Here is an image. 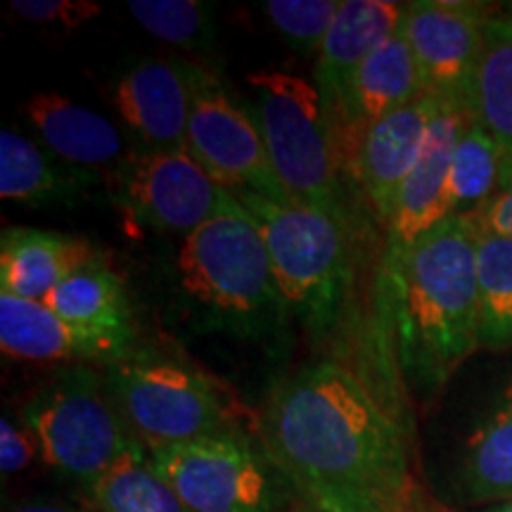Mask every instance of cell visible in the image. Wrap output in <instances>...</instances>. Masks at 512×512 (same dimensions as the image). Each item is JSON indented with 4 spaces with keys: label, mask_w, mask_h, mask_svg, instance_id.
Returning <instances> with one entry per match:
<instances>
[{
    "label": "cell",
    "mask_w": 512,
    "mask_h": 512,
    "mask_svg": "<svg viewBox=\"0 0 512 512\" xmlns=\"http://www.w3.org/2000/svg\"><path fill=\"white\" fill-rule=\"evenodd\" d=\"M268 456L313 508L422 512L399 415L351 370L323 361L273 389Z\"/></svg>",
    "instance_id": "1"
},
{
    "label": "cell",
    "mask_w": 512,
    "mask_h": 512,
    "mask_svg": "<svg viewBox=\"0 0 512 512\" xmlns=\"http://www.w3.org/2000/svg\"><path fill=\"white\" fill-rule=\"evenodd\" d=\"M399 370L422 392L451 380L479 344L477 228L448 216L401 259L382 264Z\"/></svg>",
    "instance_id": "2"
},
{
    "label": "cell",
    "mask_w": 512,
    "mask_h": 512,
    "mask_svg": "<svg viewBox=\"0 0 512 512\" xmlns=\"http://www.w3.org/2000/svg\"><path fill=\"white\" fill-rule=\"evenodd\" d=\"M176 283L197 316L238 335L278 328L290 313L275 285L264 238L242 204L183 235Z\"/></svg>",
    "instance_id": "3"
},
{
    "label": "cell",
    "mask_w": 512,
    "mask_h": 512,
    "mask_svg": "<svg viewBox=\"0 0 512 512\" xmlns=\"http://www.w3.org/2000/svg\"><path fill=\"white\" fill-rule=\"evenodd\" d=\"M264 238L273 278L290 316L311 335L335 328L351 283L347 228L323 211L233 190Z\"/></svg>",
    "instance_id": "4"
},
{
    "label": "cell",
    "mask_w": 512,
    "mask_h": 512,
    "mask_svg": "<svg viewBox=\"0 0 512 512\" xmlns=\"http://www.w3.org/2000/svg\"><path fill=\"white\" fill-rule=\"evenodd\" d=\"M254 117L268 159L294 204L323 211L347 228V202L339 181V155L323 95L316 83L278 69L247 76Z\"/></svg>",
    "instance_id": "5"
},
{
    "label": "cell",
    "mask_w": 512,
    "mask_h": 512,
    "mask_svg": "<svg viewBox=\"0 0 512 512\" xmlns=\"http://www.w3.org/2000/svg\"><path fill=\"white\" fill-rule=\"evenodd\" d=\"M105 380L145 451L242 432L221 384L176 358L131 351L107 366Z\"/></svg>",
    "instance_id": "6"
},
{
    "label": "cell",
    "mask_w": 512,
    "mask_h": 512,
    "mask_svg": "<svg viewBox=\"0 0 512 512\" xmlns=\"http://www.w3.org/2000/svg\"><path fill=\"white\" fill-rule=\"evenodd\" d=\"M41 458L62 475L91 484L138 441L114 403L105 375L88 366L62 370L24 408Z\"/></svg>",
    "instance_id": "7"
},
{
    "label": "cell",
    "mask_w": 512,
    "mask_h": 512,
    "mask_svg": "<svg viewBox=\"0 0 512 512\" xmlns=\"http://www.w3.org/2000/svg\"><path fill=\"white\" fill-rule=\"evenodd\" d=\"M147 456L190 512H275L280 505L271 456L256 451L245 432L157 448Z\"/></svg>",
    "instance_id": "8"
},
{
    "label": "cell",
    "mask_w": 512,
    "mask_h": 512,
    "mask_svg": "<svg viewBox=\"0 0 512 512\" xmlns=\"http://www.w3.org/2000/svg\"><path fill=\"white\" fill-rule=\"evenodd\" d=\"M185 150L223 188L252 190L273 202H292L275 176L254 110L238 105L219 76L200 64L192 72Z\"/></svg>",
    "instance_id": "9"
},
{
    "label": "cell",
    "mask_w": 512,
    "mask_h": 512,
    "mask_svg": "<svg viewBox=\"0 0 512 512\" xmlns=\"http://www.w3.org/2000/svg\"><path fill=\"white\" fill-rule=\"evenodd\" d=\"M117 197L145 226L181 235L240 207L233 190L216 183L185 147H136L117 169Z\"/></svg>",
    "instance_id": "10"
},
{
    "label": "cell",
    "mask_w": 512,
    "mask_h": 512,
    "mask_svg": "<svg viewBox=\"0 0 512 512\" xmlns=\"http://www.w3.org/2000/svg\"><path fill=\"white\" fill-rule=\"evenodd\" d=\"M494 17L486 5L453 0L406 3L408 41L418 67L422 91L441 100H467L472 76L484 46L486 22Z\"/></svg>",
    "instance_id": "11"
},
{
    "label": "cell",
    "mask_w": 512,
    "mask_h": 512,
    "mask_svg": "<svg viewBox=\"0 0 512 512\" xmlns=\"http://www.w3.org/2000/svg\"><path fill=\"white\" fill-rule=\"evenodd\" d=\"M195 64L176 57L143 60L114 83V107L136 147L183 150L188 140Z\"/></svg>",
    "instance_id": "12"
},
{
    "label": "cell",
    "mask_w": 512,
    "mask_h": 512,
    "mask_svg": "<svg viewBox=\"0 0 512 512\" xmlns=\"http://www.w3.org/2000/svg\"><path fill=\"white\" fill-rule=\"evenodd\" d=\"M470 121L467 107L458 100H441L432 121L425 150L399 192L392 221L387 223L384 261H396L448 219V174L458 138Z\"/></svg>",
    "instance_id": "13"
},
{
    "label": "cell",
    "mask_w": 512,
    "mask_h": 512,
    "mask_svg": "<svg viewBox=\"0 0 512 512\" xmlns=\"http://www.w3.org/2000/svg\"><path fill=\"white\" fill-rule=\"evenodd\" d=\"M133 335L79 328L43 302L0 292V349L17 361L102 363L112 366L131 354Z\"/></svg>",
    "instance_id": "14"
},
{
    "label": "cell",
    "mask_w": 512,
    "mask_h": 512,
    "mask_svg": "<svg viewBox=\"0 0 512 512\" xmlns=\"http://www.w3.org/2000/svg\"><path fill=\"white\" fill-rule=\"evenodd\" d=\"M422 93L425 91L415 67L406 24L401 22V27L361 64L349 83L342 107L330 119L337 155L354 152L356 159L358 147L370 128L392 112L411 105Z\"/></svg>",
    "instance_id": "15"
},
{
    "label": "cell",
    "mask_w": 512,
    "mask_h": 512,
    "mask_svg": "<svg viewBox=\"0 0 512 512\" xmlns=\"http://www.w3.org/2000/svg\"><path fill=\"white\" fill-rule=\"evenodd\" d=\"M441 98L422 93L411 105L377 121L363 138L354 159V171L370 204L387 226L408 174L425 150Z\"/></svg>",
    "instance_id": "16"
},
{
    "label": "cell",
    "mask_w": 512,
    "mask_h": 512,
    "mask_svg": "<svg viewBox=\"0 0 512 512\" xmlns=\"http://www.w3.org/2000/svg\"><path fill=\"white\" fill-rule=\"evenodd\" d=\"M406 3L389 0H342L335 22L316 57V86L328 119L342 107L349 83L361 64L401 27Z\"/></svg>",
    "instance_id": "17"
},
{
    "label": "cell",
    "mask_w": 512,
    "mask_h": 512,
    "mask_svg": "<svg viewBox=\"0 0 512 512\" xmlns=\"http://www.w3.org/2000/svg\"><path fill=\"white\" fill-rule=\"evenodd\" d=\"M86 240L38 228H8L0 240V292L43 302L62 280L93 259Z\"/></svg>",
    "instance_id": "18"
},
{
    "label": "cell",
    "mask_w": 512,
    "mask_h": 512,
    "mask_svg": "<svg viewBox=\"0 0 512 512\" xmlns=\"http://www.w3.org/2000/svg\"><path fill=\"white\" fill-rule=\"evenodd\" d=\"M24 114L43 140V147L76 169L93 171L98 166L117 164L126 152L124 138L110 119L62 93L31 95Z\"/></svg>",
    "instance_id": "19"
},
{
    "label": "cell",
    "mask_w": 512,
    "mask_h": 512,
    "mask_svg": "<svg viewBox=\"0 0 512 512\" xmlns=\"http://www.w3.org/2000/svg\"><path fill=\"white\" fill-rule=\"evenodd\" d=\"M98 181L88 169L64 164L34 140L3 128L0 133V197L29 207L67 204Z\"/></svg>",
    "instance_id": "20"
},
{
    "label": "cell",
    "mask_w": 512,
    "mask_h": 512,
    "mask_svg": "<svg viewBox=\"0 0 512 512\" xmlns=\"http://www.w3.org/2000/svg\"><path fill=\"white\" fill-rule=\"evenodd\" d=\"M467 114L494 140L503 159L501 185L512 181V19L491 17L465 100Z\"/></svg>",
    "instance_id": "21"
},
{
    "label": "cell",
    "mask_w": 512,
    "mask_h": 512,
    "mask_svg": "<svg viewBox=\"0 0 512 512\" xmlns=\"http://www.w3.org/2000/svg\"><path fill=\"white\" fill-rule=\"evenodd\" d=\"M43 304L79 328L136 337L124 283L100 256L62 280Z\"/></svg>",
    "instance_id": "22"
},
{
    "label": "cell",
    "mask_w": 512,
    "mask_h": 512,
    "mask_svg": "<svg viewBox=\"0 0 512 512\" xmlns=\"http://www.w3.org/2000/svg\"><path fill=\"white\" fill-rule=\"evenodd\" d=\"M88 489L102 512H190L140 444L128 448Z\"/></svg>",
    "instance_id": "23"
},
{
    "label": "cell",
    "mask_w": 512,
    "mask_h": 512,
    "mask_svg": "<svg viewBox=\"0 0 512 512\" xmlns=\"http://www.w3.org/2000/svg\"><path fill=\"white\" fill-rule=\"evenodd\" d=\"M479 344L512 347V240L477 230Z\"/></svg>",
    "instance_id": "24"
},
{
    "label": "cell",
    "mask_w": 512,
    "mask_h": 512,
    "mask_svg": "<svg viewBox=\"0 0 512 512\" xmlns=\"http://www.w3.org/2000/svg\"><path fill=\"white\" fill-rule=\"evenodd\" d=\"M465 486L475 501H512V411L503 401L467 441Z\"/></svg>",
    "instance_id": "25"
},
{
    "label": "cell",
    "mask_w": 512,
    "mask_h": 512,
    "mask_svg": "<svg viewBox=\"0 0 512 512\" xmlns=\"http://www.w3.org/2000/svg\"><path fill=\"white\" fill-rule=\"evenodd\" d=\"M501 178V150L470 119L460 133L448 174V216H465L482 207L501 188Z\"/></svg>",
    "instance_id": "26"
},
{
    "label": "cell",
    "mask_w": 512,
    "mask_h": 512,
    "mask_svg": "<svg viewBox=\"0 0 512 512\" xmlns=\"http://www.w3.org/2000/svg\"><path fill=\"white\" fill-rule=\"evenodd\" d=\"M128 12L147 34L178 48H207L216 36L214 15L200 0H131Z\"/></svg>",
    "instance_id": "27"
},
{
    "label": "cell",
    "mask_w": 512,
    "mask_h": 512,
    "mask_svg": "<svg viewBox=\"0 0 512 512\" xmlns=\"http://www.w3.org/2000/svg\"><path fill=\"white\" fill-rule=\"evenodd\" d=\"M342 0H268L266 17L287 46L306 57H318Z\"/></svg>",
    "instance_id": "28"
},
{
    "label": "cell",
    "mask_w": 512,
    "mask_h": 512,
    "mask_svg": "<svg viewBox=\"0 0 512 512\" xmlns=\"http://www.w3.org/2000/svg\"><path fill=\"white\" fill-rule=\"evenodd\" d=\"M10 10L34 24L79 29L100 15L102 5L91 3V0H12Z\"/></svg>",
    "instance_id": "29"
},
{
    "label": "cell",
    "mask_w": 512,
    "mask_h": 512,
    "mask_svg": "<svg viewBox=\"0 0 512 512\" xmlns=\"http://www.w3.org/2000/svg\"><path fill=\"white\" fill-rule=\"evenodd\" d=\"M36 453H41V448H38L34 432L5 415L0 420V470L3 475L22 472L36 458Z\"/></svg>",
    "instance_id": "30"
},
{
    "label": "cell",
    "mask_w": 512,
    "mask_h": 512,
    "mask_svg": "<svg viewBox=\"0 0 512 512\" xmlns=\"http://www.w3.org/2000/svg\"><path fill=\"white\" fill-rule=\"evenodd\" d=\"M465 216H470V221L482 233L512 240V181L503 183L491 200H486L482 207Z\"/></svg>",
    "instance_id": "31"
},
{
    "label": "cell",
    "mask_w": 512,
    "mask_h": 512,
    "mask_svg": "<svg viewBox=\"0 0 512 512\" xmlns=\"http://www.w3.org/2000/svg\"><path fill=\"white\" fill-rule=\"evenodd\" d=\"M10 512H102V510L91 501V503H29Z\"/></svg>",
    "instance_id": "32"
},
{
    "label": "cell",
    "mask_w": 512,
    "mask_h": 512,
    "mask_svg": "<svg viewBox=\"0 0 512 512\" xmlns=\"http://www.w3.org/2000/svg\"><path fill=\"white\" fill-rule=\"evenodd\" d=\"M501 401L512 411V377L508 380V384H505V389H503V394H501Z\"/></svg>",
    "instance_id": "33"
},
{
    "label": "cell",
    "mask_w": 512,
    "mask_h": 512,
    "mask_svg": "<svg viewBox=\"0 0 512 512\" xmlns=\"http://www.w3.org/2000/svg\"><path fill=\"white\" fill-rule=\"evenodd\" d=\"M484 512H512V501H508V503H505V505H498V508L484 510Z\"/></svg>",
    "instance_id": "34"
},
{
    "label": "cell",
    "mask_w": 512,
    "mask_h": 512,
    "mask_svg": "<svg viewBox=\"0 0 512 512\" xmlns=\"http://www.w3.org/2000/svg\"><path fill=\"white\" fill-rule=\"evenodd\" d=\"M297 512H325V510H318V508H313V505H306V508L297 510Z\"/></svg>",
    "instance_id": "35"
},
{
    "label": "cell",
    "mask_w": 512,
    "mask_h": 512,
    "mask_svg": "<svg viewBox=\"0 0 512 512\" xmlns=\"http://www.w3.org/2000/svg\"><path fill=\"white\" fill-rule=\"evenodd\" d=\"M508 17H510V19H512V3H510V5H508Z\"/></svg>",
    "instance_id": "36"
}]
</instances>
